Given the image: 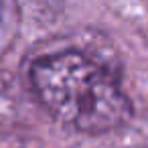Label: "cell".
I'll return each mask as SVG.
<instances>
[{
  "instance_id": "6da1fadb",
  "label": "cell",
  "mask_w": 148,
  "mask_h": 148,
  "mask_svg": "<svg viewBox=\"0 0 148 148\" xmlns=\"http://www.w3.org/2000/svg\"><path fill=\"white\" fill-rule=\"evenodd\" d=\"M31 87L61 124L83 134H103L130 122L132 101L118 77L79 51H63L31 65Z\"/></svg>"
},
{
  "instance_id": "7a4b0ae2",
  "label": "cell",
  "mask_w": 148,
  "mask_h": 148,
  "mask_svg": "<svg viewBox=\"0 0 148 148\" xmlns=\"http://www.w3.org/2000/svg\"><path fill=\"white\" fill-rule=\"evenodd\" d=\"M23 148H27V146H23Z\"/></svg>"
}]
</instances>
